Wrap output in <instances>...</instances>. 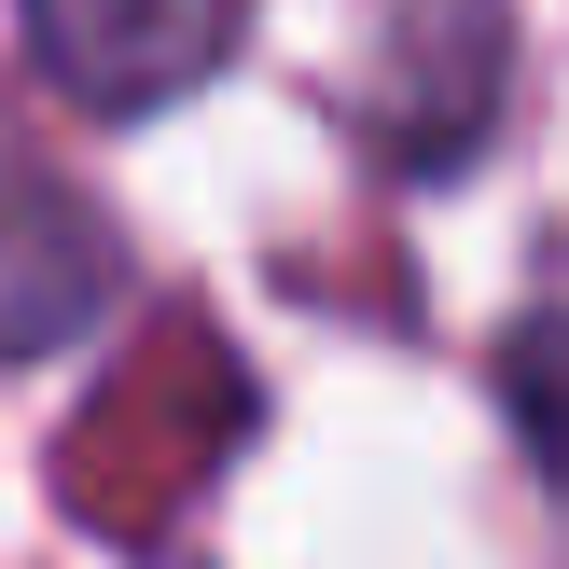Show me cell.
Instances as JSON below:
<instances>
[{"label":"cell","instance_id":"6da1fadb","mask_svg":"<svg viewBox=\"0 0 569 569\" xmlns=\"http://www.w3.org/2000/svg\"><path fill=\"white\" fill-rule=\"evenodd\" d=\"M250 0H28V56L70 111L98 126H139V111L194 98V83L237 56Z\"/></svg>","mask_w":569,"mask_h":569},{"label":"cell","instance_id":"7a4b0ae2","mask_svg":"<svg viewBox=\"0 0 569 569\" xmlns=\"http://www.w3.org/2000/svg\"><path fill=\"white\" fill-rule=\"evenodd\" d=\"M126 278L98 194H70L56 167H0V361H56Z\"/></svg>","mask_w":569,"mask_h":569},{"label":"cell","instance_id":"3957f363","mask_svg":"<svg viewBox=\"0 0 569 569\" xmlns=\"http://www.w3.org/2000/svg\"><path fill=\"white\" fill-rule=\"evenodd\" d=\"M500 403H515V431H528V459L569 487V320H528L515 348H500Z\"/></svg>","mask_w":569,"mask_h":569}]
</instances>
